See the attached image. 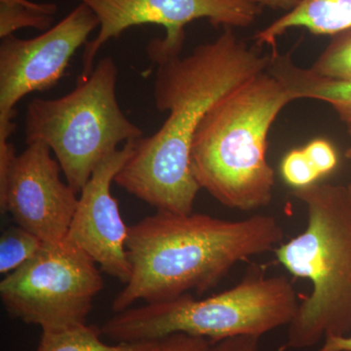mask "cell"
<instances>
[{"instance_id": "obj_4", "label": "cell", "mask_w": 351, "mask_h": 351, "mask_svg": "<svg viewBox=\"0 0 351 351\" xmlns=\"http://www.w3.org/2000/svg\"><path fill=\"white\" fill-rule=\"evenodd\" d=\"M306 208V228L276 247L291 274L308 279L311 295L299 304L280 351L311 348L327 337L351 332V193L341 184L294 189Z\"/></svg>"}, {"instance_id": "obj_2", "label": "cell", "mask_w": 351, "mask_h": 351, "mask_svg": "<svg viewBox=\"0 0 351 351\" xmlns=\"http://www.w3.org/2000/svg\"><path fill=\"white\" fill-rule=\"evenodd\" d=\"M283 237L280 223L269 215L230 221L157 211L129 226L131 277L113 300V313L138 301H170L189 291L203 294L237 263L276 250Z\"/></svg>"}, {"instance_id": "obj_7", "label": "cell", "mask_w": 351, "mask_h": 351, "mask_svg": "<svg viewBox=\"0 0 351 351\" xmlns=\"http://www.w3.org/2000/svg\"><path fill=\"white\" fill-rule=\"evenodd\" d=\"M103 287L97 263L66 239L44 243L32 260L7 274L0 298L14 319L54 332L85 324Z\"/></svg>"}, {"instance_id": "obj_9", "label": "cell", "mask_w": 351, "mask_h": 351, "mask_svg": "<svg viewBox=\"0 0 351 351\" xmlns=\"http://www.w3.org/2000/svg\"><path fill=\"white\" fill-rule=\"evenodd\" d=\"M100 21L80 3L61 22L40 36L22 39L12 36L0 43V147L10 144L16 124V106L27 95L57 84L69 61Z\"/></svg>"}, {"instance_id": "obj_25", "label": "cell", "mask_w": 351, "mask_h": 351, "mask_svg": "<svg viewBox=\"0 0 351 351\" xmlns=\"http://www.w3.org/2000/svg\"><path fill=\"white\" fill-rule=\"evenodd\" d=\"M348 188H350V193H351V184H348Z\"/></svg>"}, {"instance_id": "obj_21", "label": "cell", "mask_w": 351, "mask_h": 351, "mask_svg": "<svg viewBox=\"0 0 351 351\" xmlns=\"http://www.w3.org/2000/svg\"><path fill=\"white\" fill-rule=\"evenodd\" d=\"M260 338L255 336H239L212 343L209 351H258Z\"/></svg>"}, {"instance_id": "obj_19", "label": "cell", "mask_w": 351, "mask_h": 351, "mask_svg": "<svg viewBox=\"0 0 351 351\" xmlns=\"http://www.w3.org/2000/svg\"><path fill=\"white\" fill-rule=\"evenodd\" d=\"M304 151L320 177L328 175L338 165V154L329 141L315 138L304 147Z\"/></svg>"}, {"instance_id": "obj_1", "label": "cell", "mask_w": 351, "mask_h": 351, "mask_svg": "<svg viewBox=\"0 0 351 351\" xmlns=\"http://www.w3.org/2000/svg\"><path fill=\"white\" fill-rule=\"evenodd\" d=\"M154 97L157 110L168 112L161 128L141 138L114 182L157 211L193 213L200 191L191 167L193 136L215 104L269 68L261 54L237 38L232 27L191 54L154 55Z\"/></svg>"}, {"instance_id": "obj_11", "label": "cell", "mask_w": 351, "mask_h": 351, "mask_svg": "<svg viewBox=\"0 0 351 351\" xmlns=\"http://www.w3.org/2000/svg\"><path fill=\"white\" fill-rule=\"evenodd\" d=\"M135 142L124 144L95 169L78 197L66 240L82 249L101 269L120 282L131 277L127 253L129 226L112 195V184L135 151Z\"/></svg>"}, {"instance_id": "obj_20", "label": "cell", "mask_w": 351, "mask_h": 351, "mask_svg": "<svg viewBox=\"0 0 351 351\" xmlns=\"http://www.w3.org/2000/svg\"><path fill=\"white\" fill-rule=\"evenodd\" d=\"M209 339L186 334H173L158 339L154 351H209Z\"/></svg>"}, {"instance_id": "obj_16", "label": "cell", "mask_w": 351, "mask_h": 351, "mask_svg": "<svg viewBox=\"0 0 351 351\" xmlns=\"http://www.w3.org/2000/svg\"><path fill=\"white\" fill-rule=\"evenodd\" d=\"M44 245L36 234L16 225L9 226L0 237V274L15 271L32 260Z\"/></svg>"}, {"instance_id": "obj_12", "label": "cell", "mask_w": 351, "mask_h": 351, "mask_svg": "<svg viewBox=\"0 0 351 351\" xmlns=\"http://www.w3.org/2000/svg\"><path fill=\"white\" fill-rule=\"evenodd\" d=\"M351 27V0H300L298 5L261 29L258 45L277 49V40L292 29H304L315 36H334Z\"/></svg>"}, {"instance_id": "obj_22", "label": "cell", "mask_w": 351, "mask_h": 351, "mask_svg": "<svg viewBox=\"0 0 351 351\" xmlns=\"http://www.w3.org/2000/svg\"><path fill=\"white\" fill-rule=\"evenodd\" d=\"M324 339V345L317 351H351V335L327 337Z\"/></svg>"}, {"instance_id": "obj_17", "label": "cell", "mask_w": 351, "mask_h": 351, "mask_svg": "<svg viewBox=\"0 0 351 351\" xmlns=\"http://www.w3.org/2000/svg\"><path fill=\"white\" fill-rule=\"evenodd\" d=\"M309 69L322 77L351 82V27L332 36L327 47Z\"/></svg>"}, {"instance_id": "obj_6", "label": "cell", "mask_w": 351, "mask_h": 351, "mask_svg": "<svg viewBox=\"0 0 351 351\" xmlns=\"http://www.w3.org/2000/svg\"><path fill=\"white\" fill-rule=\"evenodd\" d=\"M117 73L113 60L104 58L89 75L78 76L69 94L52 100L36 98L27 105L25 143L47 145L77 193L120 144L144 137L119 107Z\"/></svg>"}, {"instance_id": "obj_3", "label": "cell", "mask_w": 351, "mask_h": 351, "mask_svg": "<svg viewBox=\"0 0 351 351\" xmlns=\"http://www.w3.org/2000/svg\"><path fill=\"white\" fill-rule=\"evenodd\" d=\"M294 101L267 71L215 104L191 144V167L200 189L239 211L267 206L276 186L267 137L279 113Z\"/></svg>"}, {"instance_id": "obj_10", "label": "cell", "mask_w": 351, "mask_h": 351, "mask_svg": "<svg viewBox=\"0 0 351 351\" xmlns=\"http://www.w3.org/2000/svg\"><path fill=\"white\" fill-rule=\"evenodd\" d=\"M51 152L44 143H32L0 166V210L45 244L66 240L78 203Z\"/></svg>"}, {"instance_id": "obj_5", "label": "cell", "mask_w": 351, "mask_h": 351, "mask_svg": "<svg viewBox=\"0 0 351 351\" xmlns=\"http://www.w3.org/2000/svg\"><path fill=\"white\" fill-rule=\"evenodd\" d=\"M287 277L248 272L234 287L206 299L189 293L170 301L145 304L115 313L101 328L115 343L157 341L173 334L209 339L261 337L292 322L299 307Z\"/></svg>"}, {"instance_id": "obj_24", "label": "cell", "mask_w": 351, "mask_h": 351, "mask_svg": "<svg viewBox=\"0 0 351 351\" xmlns=\"http://www.w3.org/2000/svg\"><path fill=\"white\" fill-rule=\"evenodd\" d=\"M346 127H348V133L351 138V122H350V123L346 124ZM346 158H348V160L350 161L351 167V145H350V147H348V149H346Z\"/></svg>"}, {"instance_id": "obj_15", "label": "cell", "mask_w": 351, "mask_h": 351, "mask_svg": "<svg viewBox=\"0 0 351 351\" xmlns=\"http://www.w3.org/2000/svg\"><path fill=\"white\" fill-rule=\"evenodd\" d=\"M58 6L29 0H0V38L12 36L24 27L46 32L53 27Z\"/></svg>"}, {"instance_id": "obj_14", "label": "cell", "mask_w": 351, "mask_h": 351, "mask_svg": "<svg viewBox=\"0 0 351 351\" xmlns=\"http://www.w3.org/2000/svg\"><path fill=\"white\" fill-rule=\"evenodd\" d=\"M101 328L85 324L41 334L36 351H154L157 341L117 343L108 345L101 339Z\"/></svg>"}, {"instance_id": "obj_23", "label": "cell", "mask_w": 351, "mask_h": 351, "mask_svg": "<svg viewBox=\"0 0 351 351\" xmlns=\"http://www.w3.org/2000/svg\"><path fill=\"white\" fill-rule=\"evenodd\" d=\"M253 1L261 8L267 7L274 10H285L288 12L298 5L300 0H253Z\"/></svg>"}, {"instance_id": "obj_18", "label": "cell", "mask_w": 351, "mask_h": 351, "mask_svg": "<svg viewBox=\"0 0 351 351\" xmlns=\"http://www.w3.org/2000/svg\"><path fill=\"white\" fill-rule=\"evenodd\" d=\"M281 173L286 182L294 189L311 186L320 178L304 149H293L286 154Z\"/></svg>"}, {"instance_id": "obj_8", "label": "cell", "mask_w": 351, "mask_h": 351, "mask_svg": "<svg viewBox=\"0 0 351 351\" xmlns=\"http://www.w3.org/2000/svg\"><path fill=\"white\" fill-rule=\"evenodd\" d=\"M94 11L100 21V32L87 43L83 52L82 76L93 71L95 59L104 44L134 25H161L163 39H154L147 54H181L184 27L193 21L206 19L214 27H246L255 22L261 7L253 0H80Z\"/></svg>"}, {"instance_id": "obj_13", "label": "cell", "mask_w": 351, "mask_h": 351, "mask_svg": "<svg viewBox=\"0 0 351 351\" xmlns=\"http://www.w3.org/2000/svg\"><path fill=\"white\" fill-rule=\"evenodd\" d=\"M267 73L282 83L295 100L324 101L334 108L341 121L351 122V82L322 77L311 69L295 64L290 53L281 54L278 50L270 53Z\"/></svg>"}]
</instances>
